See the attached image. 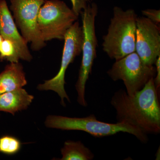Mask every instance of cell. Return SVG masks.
<instances>
[{
	"instance_id": "6da1fadb",
	"label": "cell",
	"mask_w": 160,
	"mask_h": 160,
	"mask_svg": "<svg viewBox=\"0 0 160 160\" xmlns=\"http://www.w3.org/2000/svg\"><path fill=\"white\" fill-rule=\"evenodd\" d=\"M153 78L132 95L122 89L118 90L110 101L116 111L118 122L130 124L147 135L160 132L159 94Z\"/></svg>"
},
{
	"instance_id": "7a4b0ae2",
	"label": "cell",
	"mask_w": 160,
	"mask_h": 160,
	"mask_svg": "<svg viewBox=\"0 0 160 160\" xmlns=\"http://www.w3.org/2000/svg\"><path fill=\"white\" fill-rule=\"evenodd\" d=\"M134 9L115 6L106 34L103 37V51L116 61L135 52L136 20Z\"/></svg>"
},
{
	"instance_id": "3957f363",
	"label": "cell",
	"mask_w": 160,
	"mask_h": 160,
	"mask_svg": "<svg viewBox=\"0 0 160 160\" xmlns=\"http://www.w3.org/2000/svg\"><path fill=\"white\" fill-rule=\"evenodd\" d=\"M45 123L48 128L65 130H79L96 138L105 137L124 132L134 136L142 143H146L149 140L147 134L134 126L119 122L109 123L101 122L93 114L82 118L49 115L46 118Z\"/></svg>"
},
{
	"instance_id": "277c9868",
	"label": "cell",
	"mask_w": 160,
	"mask_h": 160,
	"mask_svg": "<svg viewBox=\"0 0 160 160\" xmlns=\"http://www.w3.org/2000/svg\"><path fill=\"white\" fill-rule=\"evenodd\" d=\"M98 13V5L92 2L88 4L80 14L82 15L83 33L82 57L75 88L78 93V102L84 107L88 105L85 99L86 82L89 75L91 74L93 62L96 58L98 42L95 24Z\"/></svg>"
},
{
	"instance_id": "5b68a950",
	"label": "cell",
	"mask_w": 160,
	"mask_h": 160,
	"mask_svg": "<svg viewBox=\"0 0 160 160\" xmlns=\"http://www.w3.org/2000/svg\"><path fill=\"white\" fill-rule=\"evenodd\" d=\"M78 16L63 1L46 0L40 8L38 18L43 40H64L66 32Z\"/></svg>"
},
{
	"instance_id": "8992f818",
	"label": "cell",
	"mask_w": 160,
	"mask_h": 160,
	"mask_svg": "<svg viewBox=\"0 0 160 160\" xmlns=\"http://www.w3.org/2000/svg\"><path fill=\"white\" fill-rule=\"evenodd\" d=\"M156 72L155 66L146 65L134 52L116 61L107 73L113 81H122L127 94L132 96L154 78Z\"/></svg>"
},
{
	"instance_id": "52a82bcc",
	"label": "cell",
	"mask_w": 160,
	"mask_h": 160,
	"mask_svg": "<svg viewBox=\"0 0 160 160\" xmlns=\"http://www.w3.org/2000/svg\"><path fill=\"white\" fill-rule=\"evenodd\" d=\"M64 46L61 66L57 74L51 79L45 81L39 84L37 89L40 91L49 90L55 92L61 99L62 106H66L64 99L70 102V99L65 89V74L68 66L73 62L76 57L82 52L83 33L82 26L78 21L75 22L66 32L64 38Z\"/></svg>"
},
{
	"instance_id": "ba28073f",
	"label": "cell",
	"mask_w": 160,
	"mask_h": 160,
	"mask_svg": "<svg viewBox=\"0 0 160 160\" xmlns=\"http://www.w3.org/2000/svg\"><path fill=\"white\" fill-rule=\"evenodd\" d=\"M46 0H9L10 9L17 26L26 42L31 43V48L39 51L46 46L38 22V15Z\"/></svg>"
},
{
	"instance_id": "9c48e42d",
	"label": "cell",
	"mask_w": 160,
	"mask_h": 160,
	"mask_svg": "<svg viewBox=\"0 0 160 160\" xmlns=\"http://www.w3.org/2000/svg\"><path fill=\"white\" fill-rule=\"evenodd\" d=\"M136 22L135 52L146 65L153 66L160 56V26L144 17Z\"/></svg>"
},
{
	"instance_id": "30bf717a",
	"label": "cell",
	"mask_w": 160,
	"mask_h": 160,
	"mask_svg": "<svg viewBox=\"0 0 160 160\" xmlns=\"http://www.w3.org/2000/svg\"><path fill=\"white\" fill-rule=\"evenodd\" d=\"M0 35L14 44L20 59L29 62L32 59L28 43L19 32L6 0H0Z\"/></svg>"
},
{
	"instance_id": "8fae6325",
	"label": "cell",
	"mask_w": 160,
	"mask_h": 160,
	"mask_svg": "<svg viewBox=\"0 0 160 160\" xmlns=\"http://www.w3.org/2000/svg\"><path fill=\"white\" fill-rule=\"evenodd\" d=\"M34 97L22 88L0 94V111L14 115L16 112L27 109Z\"/></svg>"
},
{
	"instance_id": "7c38bea8",
	"label": "cell",
	"mask_w": 160,
	"mask_h": 160,
	"mask_svg": "<svg viewBox=\"0 0 160 160\" xmlns=\"http://www.w3.org/2000/svg\"><path fill=\"white\" fill-rule=\"evenodd\" d=\"M27 82L22 65L11 62L0 73V94L22 88Z\"/></svg>"
},
{
	"instance_id": "4fadbf2b",
	"label": "cell",
	"mask_w": 160,
	"mask_h": 160,
	"mask_svg": "<svg viewBox=\"0 0 160 160\" xmlns=\"http://www.w3.org/2000/svg\"><path fill=\"white\" fill-rule=\"evenodd\" d=\"M61 153V160H91L94 157L91 150L80 141H66Z\"/></svg>"
},
{
	"instance_id": "5bb4252c",
	"label": "cell",
	"mask_w": 160,
	"mask_h": 160,
	"mask_svg": "<svg viewBox=\"0 0 160 160\" xmlns=\"http://www.w3.org/2000/svg\"><path fill=\"white\" fill-rule=\"evenodd\" d=\"M0 60H5L10 63L18 62L20 60L17 49L9 40L3 39L0 42Z\"/></svg>"
},
{
	"instance_id": "9a60e30c",
	"label": "cell",
	"mask_w": 160,
	"mask_h": 160,
	"mask_svg": "<svg viewBox=\"0 0 160 160\" xmlns=\"http://www.w3.org/2000/svg\"><path fill=\"white\" fill-rule=\"evenodd\" d=\"M21 143L17 138L4 136L0 138V152L7 155H14L21 148Z\"/></svg>"
},
{
	"instance_id": "2e32d148",
	"label": "cell",
	"mask_w": 160,
	"mask_h": 160,
	"mask_svg": "<svg viewBox=\"0 0 160 160\" xmlns=\"http://www.w3.org/2000/svg\"><path fill=\"white\" fill-rule=\"evenodd\" d=\"M142 14L145 17L149 19L152 22L160 26V9H146L142 11Z\"/></svg>"
},
{
	"instance_id": "e0dca14e",
	"label": "cell",
	"mask_w": 160,
	"mask_h": 160,
	"mask_svg": "<svg viewBox=\"0 0 160 160\" xmlns=\"http://www.w3.org/2000/svg\"><path fill=\"white\" fill-rule=\"evenodd\" d=\"M72 5V9L78 16L81 14L83 9L92 2V0H70Z\"/></svg>"
},
{
	"instance_id": "ac0fdd59",
	"label": "cell",
	"mask_w": 160,
	"mask_h": 160,
	"mask_svg": "<svg viewBox=\"0 0 160 160\" xmlns=\"http://www.w3.org/2000/svg\"><path fill=\"white\" fill-rule=\"evenodd\" d=\"M154 65L156 66V72L155 78H154L153 80H154L156 89L157 91L159 94L160 88V56L157 59Z\"/></svg>"
},
{
	"instance_id": "d6986e66",
	"label": "cell",
	"mask_w": 160,
	"mask_h": 160,
	"mask_svg": "<svg viewBox=\"0 0 160 160\" xmlns=\"http://www.w3.org/2000/svg\"><path fill=\"white\" fill-rule=\"evenodd\" d=\"M3 39L2 37V36H1V35H0V42H2V41Z\"/></svg>"
}]
</instances>
